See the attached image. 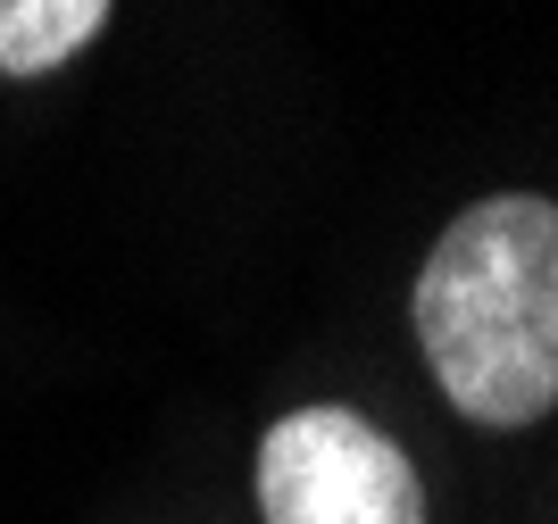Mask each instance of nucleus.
Returning a JSON list of instances; mask_svg holds the SVG:
<instances>
[{
	"label": "nucleus",
	"instance_id": "1",
	"mask_svg": "<svg viewBox=\"0 0 558 524\" xmlns=\"http://www.w3.org/2000/svg\"><path fill=\"white\" fill-rule=\"evenodd\" d=\"M409 317L466 425H542L558 409V200L492 192L459 208L417 267Z\"/></svg>",
	"mask_w": 558,
	"mask_h": 524
},
{
	"label": "nucleus",
	"instance_id": "2",
	"mask_svg": "<svg viewBox=\"0 0 558 524\" xmlns=\"http://www.w3.org/2000/svg\"><path fill=\"white\" fill-rule=\"evenodd\" d=\"M267 524H425L417 466L359 409H292L258 441Z\"/></svg>",
	"mask_w": 558,
	"mask_h": 524
},
{
	"label": "nucleus",
	"instance_id": "3",
	"mask_svg": "<svg viewBox=\"0 0 558 524\" xmlns=\"http://www.w3.org/2000/svg\"><path fill=\"white\" fill-rule=\"evenodd\" d=\"M100 25H109V0H0V75H34L68 68L75 50L100 42Z\"/></svg>",
	"mask_w": 558,
	"mask_h": 524
}]
</instances>
